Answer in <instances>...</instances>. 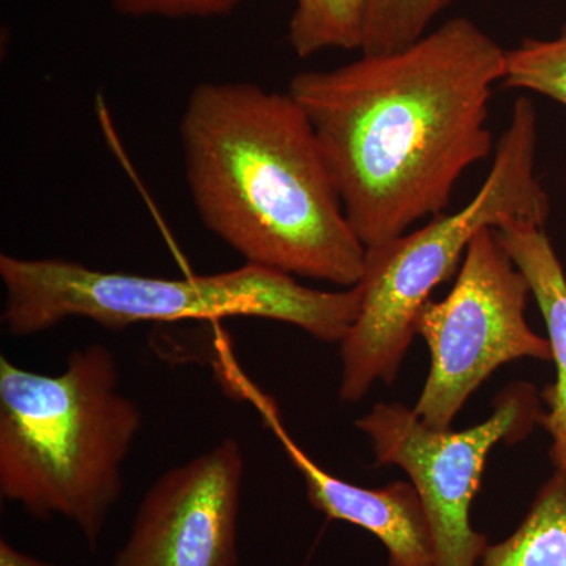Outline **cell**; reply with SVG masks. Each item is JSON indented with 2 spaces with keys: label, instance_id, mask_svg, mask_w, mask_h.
I'll use <instances>...</instances> for the list:
<instances>
[{
  "label": "cell",
  "instance_id": "2e32d148",
  "mask_svg": "<svg viewBox=\"0 0 566 566\" xmlns=\"http://www.w3.org/2000/svg\"><path fill=\"white\" fill-rule=\"evenodd\" d=\"M0 566H57L50 562L29 556L24 551L11 545L9 539H0Z\"/></svg>",
  "mask_w": 566,
  "mask_h": 566
},
{
  "label": "cell",
  "instance_id": "52a82bcc",
  "mask_svg": "<svg viewBox=\"0 0 566 566\" xmlns=\"http://www.w3.org/2000/svg\"><path fill=\"white\" fill-rule=\"evenodd\" d=\"M542 401L527 382L509 386L485 422L436 430L415 409L379 403L356 427L368 436L376 465H398L416 488L434 543L436 566H480L490 542L471 524V506L491 450L524 441L542 424Z\"/></svg>",
  "mask_w": 566,
  "mask_h": 566
},
{
  "label": "cell",
  "instance_id": "5b68a950",
  "mask_svg": "<svg viewBox=\"0 0 566 566\" xmlns=\"http://www.w3.org/2000/svg\"><path fill=\"white\" fill-rule=\"evenodd\" d=\"M538 117L534 103L520 98L495 147L493 166L479 192L455 212H441L427 226L365 249L359 314L340 344L342 400L356 403L371 386L397 378L416 324L436 286L463 263L483 229L524 222L545 227L549 196L536 178Z\"/></svg>",
  "mask_w": 566,
  "mask_h": 566
},
{
  "label": "cell",
  "instance_id": "277c9868",
  "mask_svg": "<svg viewBox=\"0 0 566 566\" xmlns=\"http://www.w3.org/2000/svg\"><path fill=\"white\" fill-rule=\"evenodd\" d=\"M0 281L6 293L2 324L14 337L44 333L74 318L120 331L139 323L243 316L292 324L316 340L342 344L363 301L359 285L323 292L248 263L227 273L166 279L2 253Z\"/></svg>",
  "mask_w": 566,
  "mask_h": 566
},
{
  "label": "cell",
  "instance_id": "7c38bea8",
  "mask_svg": "<svg viewBox=\"0 0 566 566\" xmlns=\"http://www.w3.org/2000/svg\"><path fill=\"white\" fill-rule=\"evenodd\" d=\"M368 0H296L289 39L294 54L363 51Z\"/></svg>",
  "mask_w": 566,
  "mask_h": 566
},
{
  "label": "cell",
  "instance_id": "7a4b0ae2",
  "mask_svg": "<svg viewBox=\"0 0 566 566\" xmlns=\"http://www.w3.org/2000/svg\"><path fill=\"white\" fill-rule=\"evenodd\" d=\"M180 140L200 221L245 263L342 289L360 282L365 245L314 126L289 92L199 84L182 111Z\"/></svg>",
  "mask_w": 566,
  "mask_h": 566
},
{
  "label": "cell",
  "instance_id": "6da1fadb",
  "mask_svg": "<svg viewBox=\"0 0 566 566\" xmlns=\"http://www.w3.org/2000/svg\"><path fill=\"white\" fill-rule=\"evenodd\" d=\"M505 59L493 36L457 17L403 50L294 74L289 93L365 249L444 212L460 178L490 156V103Z\"/></svg>",
  "mask_w": 566,
  "mask_h": 566
},
{
  "label": "cell",
  "instance_id": "4fadbf2b",
  "mask_svg": "<svg viewBox=\"0 0 566 566\" xmlns=\"http://www.w3.org/2000/svg\"><path fill=\"white\" fill-rule=\"evenodd\" d=\"M453 2L455 0H368L360 54H382L416 43Z\"/></svg>",
  "mask_w": 566,
  "mask_h": 566
},
{
  "label": "cell",
  "instance_id": "30bf717a",
  "mask_svg": "<svg viewBox=\"0 0 566 566\" xmlns=\"http://www.w3.org/2000/svg\"><path fill=\"white\" fill-rule=\"evenodd\" d=\"M510 259L526 275L551 345L556 381L543 390L547 406L542 424L551 436L549 457L556 471H566V274L545 227L505 223L495 230Z\"/></svg>",
  "mask_w": 566,
  "mask_h": 566
},
{
  "label": "cell",
  "instance_id": "9a60e30c",
  "mask_svg": "<svg viewBox=\"0 0 566 566\" xmlns=\"http://www.w3.org/2000/svg\"><path fill=\"white\" fill-rule=\"evenodd\" d=\"M129 18H214L232 13L244 0H111Z\"/></svg>",
  "mask_w": 566,
  "mask_h": 566
},
{
  "label": "cell",
  "instance_id": "3957f363",
  "mask_svg": "<svg viewBox=\"0 0 566 566\" xmlns=\"http://www.w3.org/2000/svg\"><path fill=\"white\" fill-rule=\"evenodd\" d=\"M140 428L106 346L74 349L57 375L0 357V494L35 520L69 521L92 553L125 490Z\"/></svg>",
  "mask_w": 566,
  "mask_h": 566
},
{
  "label": "cell",
  "instance_id": "9c48e42d",
  "mask_svg": "<svg viewBox=\"0 0 566 566\" xmlns=\"http://www.w3.org/2000/svg\"><path fill=\"white\" fill-rule=\"evenodd\" d=\"M286 455L304 476L311 505L333 521L370 532L387 551V566H436L434 543L422 501L411 482L364 488L345 482L315 463L273 423Z\"/></svg>",
  "mask_w": 566,
  "mask_h": 566
},
{
  "label": "cell",
  "instance_id": "8fae6325",
  "mask_svg": "<svg viewBox=\"0 0 566 566\" xmlns=\"http://www.w3.org/2000/svg\"><path fill=\"white\" fill-rule=\"evenodd\" d=\"M480 566H566V471L539 488L516 531L488 545Z\"/></svg>",
  "mask_w": 566,
  "mask_h": 566
},
{
  "label": "cell",
  "instance_id": "ba28073f",
  "mask_svg": "<svg viewBox=\"0 0 566 566\" xmlns=\"http://www.w3.org/2000/svg\"><path fill=\"white\" fill-rule=\"evenodd\" d=\"M244 471L240 442L227 438L164 472L111 566H238Z\"/></svg>",
  "mask_w": 566,
  "mask_h": 566
},
{
  "label": "cell",
  "instance_id": "8992f818",
  "mask_svg": "<svg viewBox=\"0 0 566 566\" xmlns=\"http://www.w3.org/2000/svg\"><path fill=\"white\" fill-rule=\"evenodd\" d=\"M526 275L510 259L495 229L469 244L455 285L444 300L428 301L417 335L431 354L430 374L415 406L428 427L449 430L465 401L502 365L553 360L547 338L526 319L531 297Z\"/></svg>",
  "mask_w": 566,
  "mask_h": 566
},
{
  "label": "cell",
  "instance_id": "5bb4252c",
  "mask_svg": "<svg viewBox=\"0 0 566 566\" xmlns=\"http://www.w3.org/2000/svg\"><path fill=\"white\" fill-rule=\"evenodd\" d=\"M502 84L538 93L566 107V22L553 39H523L506 51Z\"/></svg>",
  "mask_w": 566,
  "mask_h": 566
}]
</instances>
